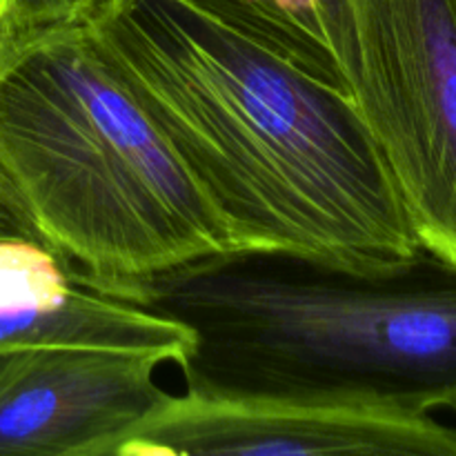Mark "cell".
Instances as JSON below:
<instances>
[{
  "instance_id": "1",
  "label": "cell",
  "mask_w": 456,
  "mask_h": 456,
  "mask_svg": "<svg viewBox=\"0 0 456 456\" xmlns=\"http://www.w3.org/2000/svg\"><path fill=\"white\" fill-rule=\"evenodd\" d=\"M92 27L239 248L352 267L421 252L350 94L196 0H111Z\"/></svg>"
},
{
  "instance_id": "2",
  "label": "cell",
  "mask_w": 456,
  "mask_h": 456,
  "mask_svg": "<svg viewBox=\"0 0 456 456\" xmlns=\"http://www.w3.org/2000/svg\"><path fill=\"white\" fill-rule=\"evenodd\" d=\"M118 298L181 323L190 395L395 414L456 410V263L421 249L352 267L240 248Z\"/></svg>"
},
{
  "instance_id": "3",
  "label": "cell",
  "mask_w": 456,
  "mask_h": 456,
  "mask_svg": "<svg viewBox=\"0 0 456 456\" xmlns=\"http://www.w3.org/2000/svg\"><path fill=\"white\" fill-rule=\"evenodd\" d=\"M0 174L43 239L116 298L240 249L92 22L0 47Z\"/></svg>"
},
{
  "instance_id": "4",
  "label": "cell",
  "mask_w": 456,
  "mask_h": 456,
  "mask_svg": "<svg viewBox=\"0 0 456 456\" xmlns=\"http://www.w3.org/2000/svg\"><path fill=\"white\" fill-rule=\"evenodd\" d=\"M356 105L421 248L456 263V0H350Z\"/></svg>"
},
{
  "instance_id": "5",
  "label": "cell",
  "mask_w": 456,
  "mask_h": 456,
  "mask_svg": "<svg viewBox=\"0 0 456 456\" xmlns=\"http://www.w3.org/2000/svg\"><path fill=\"white\" fill-rule=\"evenodd\" d=\"M160 356L94 346L0 350V456H114L172 395Z\"/></svg>"
},
{
  "instance_id": "6",
  "label": "cell",
  "mask_w": 456,
  "mask_h": 456,
  "mask_svg": "<svg viewBox=\"0 0 456 456\" xmlns=\"http://www.w3.org/2000/svg\"><path fill=\"white\" fill-rule=\"evenodd\" d=\"M456 456V430L430 414L328 408L289 401L169 396L114 456Z\"/></svg>"
},
{
  "instance_id": "7",
  "label": "cell",
  "mask_w": 456,
  "mask_h": 456,
  "mask_svg": "<svg viewBox=\"0 0 456 456\" xmlns=\"http://www.w3.org/2000/svg\"><path fill=\"white\" fill-rule=\"evenodd\" d=\"M31 346L118 347L181 365L191 334L98 289L40 240L0 239V350Z\"/></svg>"
},
{
  "instance_id": "8",
  "label": "cell",
  "mask_w": 456,
  "mask_h": 456,
  "mask_svg": "<svg viewBox=\"0 0 456 456\" xmlns=\"http://www.w3.org/2000/svg\"><path fill=\"white\" fill-rule=\"evenodd\" d=\"M325 83L356 96L359 53L350 0H196Z\"/></svg>"
},
{
  "instance_id": "9",
  "label": "cell",
  "mask_w": 456,
  "mask_h": 456,
  "mask_svg": "<svg viewBox=\"0 0 456 456\" xmlns=\"http://www.w3.org/2000/svg\"><path fill=\"white\" fill-rule=\"evenodd\" d=\"M111 0H0V47L58 27L92 22Z\"/></svg>"
},
{
  "instance_id": "10",
  "label": "cell",
  "mask_w": 456,
  "mask_h": 456,
  "mask_svg": "<svg viewBox=\"0 0 456 456\" xmlns=\"http://www.w3.org/2000/svg\"><path fill=\"white\" fill-rule=\"evenodd\" d=\"M0 239H31L49 245L3 174H0Z\"/></svg>"
}]
</instances>
